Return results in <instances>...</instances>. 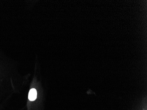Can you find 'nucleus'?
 I'll use <instances>...</instances> for the list:
<instances>
[{
    "mask_svg": "<svg viewBox=\"0 0 147 110\" xmlns=\"http://www.w3.org/2000/svg\"><path fill=\"white\" fill-rule=\"evenodd\" d=\"M37 97V92L35 89H31L28 94V99L30 101H34Z\"/></svg>",
    "mask_w": 147,
    "mask_h": 110,
    "instance_id": "1",
    "label": "nucleus"
}]
</instances>
